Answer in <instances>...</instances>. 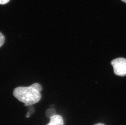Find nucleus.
<instances>
[{"label": "nucleus", "mask_w": 126, "mask_h": 125, "mask_svg": "<svg viewBox=\"0 0 126 125\" xmlns=\"http://www.w3.org/2000/svg\"><path fill=\"white\" fill-rule=\"evenodd\" d=\"M14 97L19 101L24 103L25 106H29L38 102L41 100L40 92L33 84L28 87H19L14 90Z\"/></svg>", "instance_id": "1"}, {"label": "nucleus", "mask_w": 126, "mask_h": 125, "mask_svg": "<svg viewBox=\"0 0 126 125\" xmlns=\"http://www.w3.org/2000/svg\"><path fill=\"white\" fill-rule=\"evenodd\" d=\"M113 68L114 73L120 76L126 75V59L123 58H117L111 62Z\"/></svg>", "instance_id": "2"}, {"label": "nucleus", "mask_w": 126, "mask_h": 125, "mask_svg": "<svg viewBox=\"0 0 126 125\" xmlns=\"http://www.w3.org/2000/svg\"><path fill=\"white\" fill-rule=\"evenodd\" d=\"M63 119L60 115L56 114L50 118V121L47 125H63Z\"/></svg>", "instance_id": "3"}, {"label": "nucleus", "mask_w": 126, "mask_h": 125, "mask_svg": "<svg viewBox=\"0 0 126 125\" xmlns=\"http://www.w3.org/2000/svg\"><path fill=\"white\" fill-rule=\"evenodd\" d=\"M45 114L47 117L50 119L51 117L56 114V112L54 109L50 108L46 110Z\"/></svg>", "instance_id": "4"}, {"label": "nucleus", "mask_w": 126, "mask_h": 125, "mask_svg": "<svg viewBox=\"0 0 126 125\" xmlns=\"http://www.w3.org/2000/svg\"><path fill=\"white\" fill-rule=\"evenodd\" d=\"M5 38L3 35L0 32V47L3 45L5 42Z\"/></svg>", "instance_id": "5"}, {"label": "nucleus", "mask_w": 126, "mask_h": 125, "mask_svg": "<svg viewBox=\"0 0 126 125\" xmlns=\"http://www.w3.org/2000/svg\"><path fill=\"white\" fill-rule=\"evenodd\" d=\"M10 0H0V4L4 5L6 4L10 1Z\"/></svg>", "instance_id": "6"}, {"label": "nucleus", "mask_w": 126, "mask_h": 125, "mask_svg": "<svg viewBox=\"0 0 126 125\" xmlns=\"http://www.w3.org/2000/svg\"><path fill=\"white\" fill-rule=\"evenodd\" d=\"M95 125H105L104 124H95Z\"/></svg>", "instance_id": "7"}, {"label": "nucleus", "mask_w": 126, "mask_h": 125, "mask_svg": "<svg viewBox=\"0 0 126 125\" xmlns=\"http://www.w3.org/2000/svg\"><path fill=\"white\" fill-rule=\"evenodd\" d=\"M121 0L122 1H123V2H124L126 3V0Z\"/></svg>", "instance_id": "8"}]
</instances>
